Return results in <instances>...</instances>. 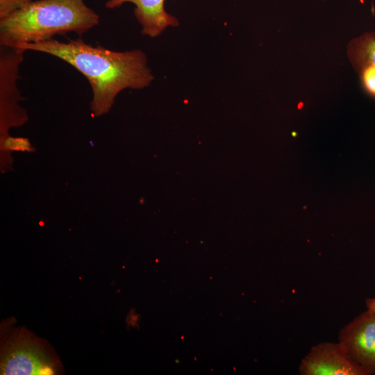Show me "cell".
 Wrapping results in <instances>:
<instances>
[{
    "label": "cell",
    "mask_w": 375,
    "mask_h": 375,
    "mask_svg": "<svg viewBox=\"0 0 375 375\" xmlns=\"http://www.w3.org/2000/svg\"><path fill=\"white\" fill-rule=\"evenodd\" d=\"M99 20L83 0H31L0 19V44L15 48L47 41L56 35H81L98 26Z\"/></svg>",
    "instance_id": "cell-2"
},
{
    "label": "cell",
    "mask_w": 375,
    "mask_h": 375,
    "mask_svg": "<svg viewBox=\"0 0 375 375\" xmlns=\"http://www.w3.org/2000/svg\"><path fill=\"white\" fill-rule=\"evenodd\" d=\"M24 51L6 46L0 48V131L1 138L8 135L11 127L28 120L26 111L18 104L22 97L17 82Z\"/></svg>",
    "instance_id": "cell-4"
},
{
    "label": "cell",
    "mask_w": 375,
    "mask_h": 375,
    "mask_svg": "<svg viewBox=\"0 0 375 375\" xmlns=\"http://www.w3.org/2000/svg\"><path fill=\"white\" fill-rule=\"evenodd\" d=\"M1 374H58L62 365L51 347L24 328L6 337L1 345Z\"/></svg>",
    "instance_id": "cell-3"
},
{
    "label": "cell",
    "mask_w": 375,
    "mask_h": 375,
    "mask_svg": "<svg viewBox=\"0 0 375 375\" xmlns=\"http://www.w3.org/2000/svg\"><path fill=\"white\" fill-rule=\"evenodd\" d=\"M338 342L369 374H375V312L367 310L345 325Z\"/></svg>",
    "instance_id": "cell-6"
},
{
    "label": "cell",
    "mask_w": 375,
    "mask_h": 375,
    "mask_svg": "<svg viewBox=\"0 0 375 375\" xmlns=\"http://www.w3.org/2000/svg\"><path fill=\"white\" fill-rule=\"evenodd\" d=\"M31 0H0V19L22 8Z\"/></svg>",
    "instance_id": "cell-10"
},
{
    "label": "cell",
    "mask_w": 375,
    "mask_h": 375,
    "mask_svg": "<svg viewBox=\"0 0 375 375\" xmlns=\"http://www.w3.org/2000/svg\"><path fill=\"white\" fill-rule=\"evenodd\" d=\"M366 307L375 312V297L366 299Z\"/></svg>",
    "instance_id": "cell-11"
},
{
    "label": "cell",
    "mask_w": 375,
    "mask_h": 375,
    "mask_svg": "<svg viewBox=\"0 0 375 375\" xmlns=\"http://www.w3.org/2000/svg\"><path fill=\"white\" fill-rule=\"evenodd\" d=\"M347 53L362 88L375 99V32L365 33L353 39Z\"/></svg>",
    "instance_id": "cell-8"
},
{
    "label": "cell",
    "mask_w": 375,
    "mask_h": 375,
    "mask_svg": "<svg viewBox=\"0 0 375 375\" xmlns=\"http://www.w3.org/2000/svg\"><path fill=\"white\" fill-rule=\"evenodd\" d=\"M165 2V0H108L105 6L114 9L126 3H133L134 15L142 26V34L155 38L167 28L178 25V19L166 11Z\"/></svg>",
    "instance_id": "cell-7"
},
{
    "label": "cell",
    "mask_w": 375,
    "mask_h": 375,
    "mask_svg": "<svg viewBox=\"0 0 375 375\" xmlns=\"http://www.w3.org/2000/svg\"><path fill=\"white\" fill-rule=\"evenodd\" d=\"M1 153H8L9 156L12 151L33 152L35 149L30 140L23 137H12L10 135L1 138Z\"/></svg>",
    "instance_id": "cell-9"
},
{
    "label": "cell",
    "mask_w": 375,
    "mask_h": 375,
    "mask_svg": "<svg viewBox=\"0 0 375 375\" xmlns=\"http://www.w3.org/2000/svg\"><path fill=\"white\" fill-rule=\"evenodd\" d=\"M15 49L51 55L82 74L92 89L90 110L94 117L108 113L123 90L143 89L154 79L147 58L140 49L115 51L100 45L92 46L81 38L67 42L51 39Z\"/></svg>",
    "instance_id": "cell-1"
},
{
    "label": "cell",
    "mask_w": 375,
    "mask_h": 375,
    "mask_svg": "<svg viewBox=\"0 0 375 375\" xmlns=\"http://www.w3.org/2000/svg\"><path fill=\"white\" fill-rule=\"evenodd\" d=\"M299 372L302 375H369L339 342L312 346L301 360Z\"/></svg>",
    "instance_id": "cell-5"
}]
</instances>
